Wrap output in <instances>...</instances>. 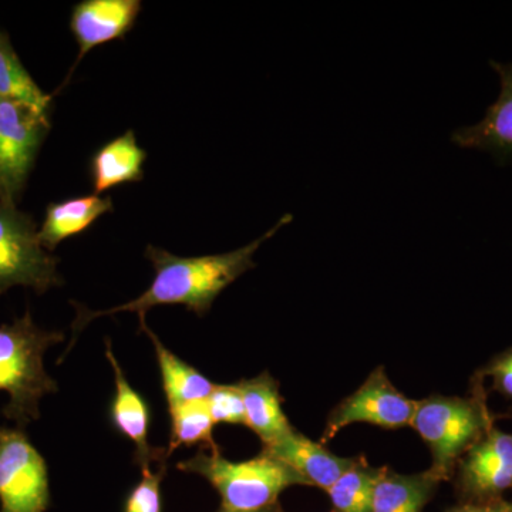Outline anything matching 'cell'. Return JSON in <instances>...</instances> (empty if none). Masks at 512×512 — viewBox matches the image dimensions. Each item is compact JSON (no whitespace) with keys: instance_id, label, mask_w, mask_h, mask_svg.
Segmentation results:
<instances>
[{"instance_id":"6da1fadb","label":"cell","mask_w":512,"mask_h":512,"mask_svg":"<svg viewBox=\"0 0 512 512\" xmlns=\"http://www.w3.org/2000/svg\"><path fill=\"white\" fill-rule=\"evenodd\" d=\"M292 220V215L286 214L262 237L227 254L185 258L148 245L146 256L153 264L156 274L151 285L134 301L116 306L109 311L93 312L87 311L83 306H77V318L73 323L74 339L77 332H80L90 320L120 312H134L140 319H146V313L156 306L183 305L198 316L207 315L212 303L225 288L249 269L255 268L254 255L259 247Z\"/></svg>"},{"instance_id":"7a4b0ae2","label":"cell","mask_w":512,"mask_h":512,"mask_svg":"<svg viewBox=\"0 0 512 512\" xmlns=\"http://www.w3.org/2000/svg\"><path fill=\"white\" fill-rule=\"evenodd\" d=\"M494 421L484 379L476 373L471 380V396L431 394L416 402L410 427L429 447L431 473L441 481H451L460 458L494 426Z\"/></svg>"},{"instance_id":"3957f363","label":"cell","mask_w":512,"mask_h":512,"mask_svg":"<svg viewBox=\"0 0 512 512\" xmlns=\"http://www.w3.org/2000/svg\"><path fill=\"white\" fill-rule=\"evenodd\" d=\"M62 332L37 328L30 313L12 325L0 326V392L9 394L3 414L19 429L39 419V403L46 394L57 392L43 356L50 346L62 343Z\"/></svg>"},{"instance_id":"277c9868","label":"cell","mask_w":512,"mask_h":512,"mask_svg":"<svg viewBox=\"0 0 512 512\" xmlns=\"http://www.w3.org/2000/svg\"><path fill=\"white\" fill-rule=\"evenodd\" d=\"M195 454L177 464L178 470L205 478L218 491L221 508L254 512L279 504V495L293 485L309 487L308 481L284 461L262 450L245 461H231L218 450Z\"/></svg>"},{"instance_id":"5b68a950","label":"cell","mask_w":512,"mask_h":512,"mask_svg":"<svg viewBox=\"0 0 512 512\" xmlns=\"http://www.w3.org/2000/svg\"><path fill=\"white\" fill-rule=\"evenodd\" d=\"M57 264L40 244L35 220L16 204L0 202V293L13 286L43 293L62 285Z\"/></svg>"},{"instance_id":"8992f818","label":"cell","mask_w":512,"mask_h":512,"mask_svg":"<svg viewBox=\"0 0 512 512\" xmlns=\"http://www.w3.org/2000/svg\"><path fill=\"white\" fill-rule=\"evenodd\" d=\"M49 116L0 97V202L16 204L37 151L49 130Z\"/></svg>"},{"instance_id":"52a82bcc","label":"cell","mask_w":512,"mask_h":512,"mask_svg":"<svg viewBox=\"0 0 512 512\" xmlns=\"http://www.w3.org/2000/svg\"><path fill=\"white\" fill-rule=\"evenodd\" d=\"M416 400L400 392L387 376L384 366L376 367L355 393L345 397L329 413L320 443H329L340 430L355 423H367L383 430L412 426Z\"/></svg>"},{"instance_id":"ba28073f","label":"cell","mask_w":512,"mask_h":512,"mask_svg":"<svg viewBox=\"0 0 512 512\" xmlns=\"http://www.w3.org/2000/svg\"><path fill=\"white\" fill-rule=\"evenodd\" d=\"M49 503L45 458L22 430L0 427V512H45Z\"/></svg>"},{"instance_id":"9c48e42d","label":"cell","mask_w":512,"mask_h":512,"mask_svg":"<svg viewBox=\"0 0 512 512\" xmlns=\"http://www.w3.org/2000/svg\"><path fill=\"white\" fill-rule=\"evenodd\" d=\"M451 480L458 503L503 498L512 490V434L491 427L460 458Z\"/></svg>"},{"instance_id":"30bf717a","label":"cell","mask_w":512,"mask_h":512,"mask_svg":"<svg viewBox=\"0 0 512 512\" xmlns=\"http://www.w3.org/2000/svg\"><path fill=\"white\" fill-rule=\"evenodd\" d=\"M106 357L114 372L116 393L110 404V421L121 436L134 444V461L141 468L150 467L151 463L167 464V450L148 443L150 433V406L143 396L128 383L120 363L114 356L110 340H106Z\"/></svg>"},{"instance_id":"8fae6325","label":"cell","mask_w":512,"mask_h":512,"mask_svg":"<svg viewBox=\"0 0 512 512\" xmlns=\"http://www.w3.org/2000/svg\"><path fill=\"white\" fill-rule=\"evenodd\" d=\"M140 0H83L74 6L70 29L79 46L77 64L96 47L124 39L136 25Z\"/></svg>"},{"instance_id":"7c38bea8","label":"cell","mask_w":512,"mask_h":512,"mask_svg":"<svg viewBox=\"0 0 512 512\" xmlns=\"http://www.w3.org/2000/svg\"><path fill=\"white\" fill-rule=\"evenodd\" d=\"M262 450L301 474L309 487L323 491H328L357 460V457L336 456L325 444L316 443L296 429L281 440L262 446Z\"/></svg>"},{"instance_id":"4fadbf2b","label":"cell","mask_w":512,"mask_h":512,"mask_svg":"<svg viewBox=\"0 0 512 512\" xmlns=\"http://www.w3.org/2000/svg\"><path fill=\"white\" fill-rule=\"evenodd\" d=\"M501 79V93L476 126L458 128L451 141L458 147L477 148L500 158H512V64L491 62Z\"/></svg>"},{"instance_id":"5bb4252c","label":"cell","mask_w":512,"mask_h":512,"mask_svg":"<svg viewBox=\"0 0 512 512\" xmlns=\"http://www.w3.org/2000/svg\"><path fill=\"white\" fill-rule=\"evenodd\" d=\"M237 386L244 399L245 426L261 439L262 446H269L295 430L282 409L284 397L271 373L262 372L252 379L239 380Z\"/></svg>"},{"instance_id":"9a60e30c","label":"cell","mask_w":512,"mask_h":512,"mask_svg":"<svg viewBox=\"0 0 512 512\" xmlns=\"http://www.w3.org/2000/svg\"><path fill=\"white\" fill-rule=\"evenodd\" d=\"M110 197L83 195L52 202L46 210L45 221L39 229V241L46 251H53L66 239L87 231L104 214L113 212Z\"/></svg>"},{"instance_id":"2e32d148","label":"cell","mask_w":512,"mask_h":512,"mask_svg":"<svg viewBox=\"0 0 512 512\" xmlns=\"http://www.w3.org/2000/svg\"><path fill=\"white\" fill-rule=\"evenodd\" d=\"M146 160L147 151L138 146L133 130L104 144L90 161L94 194L143 180Z\"/></svg>"},{"instance_id":"e0dca14e","label":"cell","mask_w":512,"mask_h":512,"mask_svg":"<svg viewBox=\"0 0 512 512\" xmlns=\"http://www.w3.org/2000/svg\"><path fill=\"white\" fill-rule=\"evenodd\" d=\"M441 483L430 470L400 474L384 466L373 495L372 512H423Z\"/></svg>"},{"instance_id":"ac0fdd59","label":"cell","mask_w":512,"mask_h":512,"mask_svg":"<svg viewBox=\"0 0 512 512\" xmlns=\"http://www.w3.org/2000/svg\"><path fill=\"white\" fill-rule=\"evenodd\" d=\"M140 328L147 333L148 338L153 342L154 350H156L167 406L205 402L217 384L212 383L195 367L188 365L180 357L175 356L171 350L165 348L156 333L148 328L146 319H140Z\"/></svg>"},{"instance_id":"d6986e66","label":"cell","mask_w":512,"mask_h":512,"mask_svg":"<svg viewBox=\"0 0 512 512\" xmlns=\"http://www.w3.org/2000/svg\"><path fill=\"white\" fill-rule=\"evenodd\" d=\"M383 470L370 466L365 456L357 457L356 463L326 491L332 512H372L373 495Z\"/></svg>"},{"instance_id":"ffe728a7","label":"cell","mask_w":512,"mask_h":512,"mask_svg":"<svg viewBox=\"0 0 512 512\" xmlns=\"http://www.w3.org/2000/svg\"><path fill=\"white\" fill-rule=\"evenodd\" d=\"M0 97L19 101L49 116L52 97L37 86L3 33H0Z\"/></svg>"},{"instance_id":"44dd1931","label":"cell","mask_w":512,"mask_h":512,"mask_svg":"<svg viewBox=\"0 0 512 512\" xmlns=\"http://www.w3.org/2000/svg\"><path fill=\"white\" fill-rule=\"evenodd\" d=\"M168 414L171 421L170 444L165 448L168 457L177 448L192 447L197 444L205 446L207 450L220 448L212 436L215 423L208 410L207 400L168 407Z\"/></svg>"},{"instance_id":"7402d4cb","label":"cell","mask_w":512,"mask_h":512,"mask_svg":"<svg viewBox=\"0 0 512 512\" xmlns=\"http://www.w3.org/2000/svg\"><path fill=\"white\" fill-rule=\"evenodd\" d=\"M143 477L140 483L128 493L123 512H163V495H161V481H163L164 466L153 473L150 467L141 468Z\"/></svg>"},{"instance_id":"603a6c76","label":"cell","mask_w":512,"mask_h":512,"mask_svg":"<svg viewBox=\"0 0 512 512\" xmlns=\"http://www.w3.org/2000/svg\"><path fill=\"white\" fill-rule=\"evenodd\" d=\"M207 406L215 424H247L244 399L237 383L217 384L207 399Z\"/></svg>"},{"instance_id":"cb8c5ba5","label":"cell","mask_w":512,"mask_h":512,"mask_svg":"<svg viewBox=\"0 0 512 512\" xmlns=\"http://www.w3.org/2000/svg\"><path fill=\"white\" fill-rule=\"evenodd\" d=\"M481 377L493 379V390L512 400V348L495 355L490 362L478 370Z\"/></svg>"},{"instance_id":"d4e9b609","label":"cell","mask_w":512,"mask_h":512,"mask_svg":"<svg viewBox=\"0 0 512 512\" xmlns=\"http://www.w3.org/2000/svg\"><path fill=\"white\" fill-rule=\"evenodd\" d=\"M444 512H512V501L503 497L477 503H458Z\"/></svg>"},{"instance_id":"484cf974","label":"cell","mask_w":512,"mask_h":512,"mask_svg":"<svg viewBox=\"0 0 512 512\" xmlns=\"http://www.w3.org/2000/svg\"><path fill=\"white\" fill-rule=\"evenodd\" d=\"M218 512H239V511H229V510H225V508H221V510ZM254 512H285V511L282 510L281 505L276 504V505H274V507L266 508V510L254 511Z\"/></svg>"},{"instance_id":"4316f807","label":"cell","mask_w":512,"mask_h":512,"mask_svg":"<svg viewBox=\"0 0 512 512\" xmlns=\"http://www.w3.org/2000/svg\"><path fill=\"white\" fill-rule=\"evenodd\" d=\"M330 512H332V511H330Z\"/></svg>"}]
</instances>
